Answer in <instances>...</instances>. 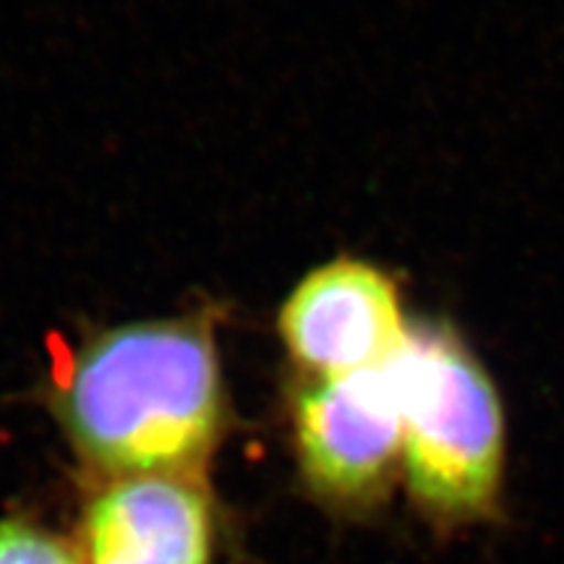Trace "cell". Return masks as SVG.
I'll return each instance as SVG.
<instances>
[{
	"instance_id": "1",
	"label": "cell",
	"mask_w": 564,
	"mask_h": 564,
	"mask_svg": "<svg viewBox=\"0 0 564 564\" xmlns=\"http://www.w3.org/2000/svg\"><path fill=\"white\" fill-rule=\"evenodd\" d=\"M45 400L97 476L204 478L230 421L215 314L91 329L53 358Z\"/></svg>"
},
{
	"instance_id": "2",
	"label": "cell",
	"mask_w": 564,
	"mask_h": 564,
	"mask_svg": "<svg viewBox=\"0 0 564 564\" xmlns=\"http://www.w3.org/2000/svg\"><path fill=\"white\" fill-rule=\"evenodd\" d=\"M403 415V484L440 531L499 514L507 465L505 411L476 356L444 329H408L387 358Z\"/></svg>"
},
{
	"instance_id": "3",
	"label": "cell",
	"mask_w": 564,
	"mask_h": 564,
	"mask_svg": "<svg viewBox=\"0 0 564 564\" xmlns=\"http://www.w3.org/2000/svg\"><path fill=\"white\" fill-rule=\"evenodd\" d=\"M301 484L340 518H366L403 481V415L387 361L345 377L301 379L291 398Z\"/></svg>"
},
{
	"instance_id": "4",
	"label": "cell",
	"mask_w": 564,
	"mask_h": 564,
	"mask_svg": "<svg viewBox=\"0 0 564 564\" xmlns=\"http://www.w3.org/2000/svg\"><path fill=\"white\" fill-rule=\"evenodd\" d=\"M398 285L361 259H333L293 288L278 333L301 379L345 377L382 366L408 337Z\"/></svg>"
},
{
	"instance_id": "5",
	"label": "cell",
	"mask_w": 564,
	"mask_h": 564,
	"mask_svg": "<svg viewBox=\"0 0 564 564\" xmlns=\"http://www.w3.org/2000/svg\"><path fill=\"white\" fill-rule=\"evenodd\" d=\"M84 564H212L215 512L202 476H116L79 523Z\"/></svg>"
},
{
	"instance_id": "6",
	"label": "cell",
	"mask_w": 564,
	"mask_h": 564,
	"mask_svg": "<svg viewBox=\"0 0 564 564\" xmlns=\"http://www.w3.org/2000/svg\"><path fill=\"white\" fill-rule=\"evenodd\" d=\"M0 564H84L79 549L24 518L0 520Z\"/></svg>"
}]
</instances>
